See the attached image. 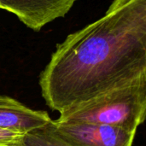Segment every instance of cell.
<instances>
[{
  "mask_svg": "<svg viewBox=\"0 0 146 146\" xmlns=\"http://www.w3.org/2000/svg\"><path fill=\"white\" fill-rule=\"evenodd\" d=\"M146 76V0H113L105 14L56 45L39 75L62 113Z\"/></svg>",
  "mask_w": 146,
  "mask_h": 146,
  "instance_id": "6da1fadb",
  "label": "cell"
},
{
  "mask_svg": "<svg viewBox=\"0 0 146 146\" xmlns=\"http://www.w3.org/2000/svg\"><path fill=\"white\" fill-rule=\"evenodd\" d=\"M146 76L60 113L59 123H98L137 131L145 120Z\"/></svg>",
  "mask_w": 146,
  "mask_h": 146,
  "instance_id": "7a4b0ae2",
  "label": "cell"
},
{
  "mask_svg": "<svg viewBox=\"0 0 146 146\" xmlns=\"http://www.w3.org/2000/svg\"><path fill=\"white\" fill-rule=\"evenodd\" d=\"M71 146H133L137 131L98 123H59L45 127Z\"/></svg>",
  "mask_w": 146,
  "mask_h": 146,
  "instance_id": "3957f363",
  "label": "cell"
},
{
  "mask_svg": "<svg viewBox=\"0 0 146 146\" xmlns=\"http://www.w3.org/2000/svg\"><path fill=\"white\" fill-rule=\"evenodd\" d=\"M76 0H0V9L14 14L34 32L48 23L64 17Z\"/></svg>",
  "mask_w": 146,
  "mask_h": 146,
  "instance_id": "277c9868",
  "label": "cell"
},
{
  "mask_svg": "<svg viewBox=\"0 0 146 146\" xmlns=\"http://www.w3.org/2000/svg\"><path fill=\"white\" fill-rule=\"evenodd\" d=\"M51 121L46 111L33 110L11 97L0 95V127L27 134L46 127Z\"/></svg>",
  "mask_w": 146,
  "mask_h": 146,
  "instance_id": "5b68a950",
  "label": "cell"
},
{
  "mask_svg": "<svg viewBox=\"0 0 146 146\" xmlns=\"http://www.w3.org/2000/svg\"><path fill=\"white\" fill-rule=\"evenodd\" d=\"M25 146H71L51 133L45 127L26 134Z\"/></svg>",
  "mask_w": 146,
  "mask_h": 146,
  "instance_id": "8992f818",
  "label": "cell"
},
{
  "mask_svg": "<svg viewBox=\"0 0 146 146\" xmlns=\"http://www.w3.org/2000/svg\"><path fill=\"white\" fill-rule=\"evenodd\" d=\"M26 133L0 127V146H23Z\"/></svg>",
  "mask_w": 146,
  "mask_h": 146,
  "instance_id": "52a82bcc",
  "label": "cell"
},
{
  "mask_svg": "<svg viewBox=\"0 0 146 146\" xmlns=\"http://www.w3.org/2000/svg\"><path fill=\"white\" fill-rule=\"evenodd\" d=\"M23 146H25V145H23Z\"/></svg>",
  "mask_w": 146,
  "mask_h": 146,
  "instance_id": "ba28073f",
  "label": "cell"
}]
</instances>
